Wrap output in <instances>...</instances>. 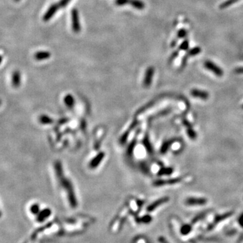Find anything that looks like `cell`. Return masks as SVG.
Instances as JSON below:
<instances>
[{
    "instance_id": "obj_8",
    "label": "cell",
    "mask_w": 243,
    "mask_h": 243,
    "mask_svg": "<svg viewBox=\"0 0 243 243\" xmlns=\"http://www.w3.org/2000/svg\"><path fill=\"white\" fill-rule=\"evenodd\" d=\"M169 199H170L169 197H162V198H161V199H157V201H154V202L153 203L150 204L149 205V206L147 207V211L148 212H153L154 210H155L156 209L158 208L160 206V205L165 203H167V202H168V201H169Z\"/></svg>"
},
{
    "instance_id": "obj_1",
    "label": "cell",
    "mask_w": 243,
    "mask_h": 243,
    "mask_svg": "<svg viewBox=\"0 0 243 243\" xmlns=\"http://www.w3.org/2000/svg\"><path fill=\"white\" fill-rule=\"evenodd\" d=\"M56 168V172L57 177L61 184V186H63L64 188L66 190L68 201L70 203V206L72 208H75L77 207V198L75 197V195L73 191V188L72 186L71 182L69 181L66 178H64L63 175V171H62V167L59 161H57L55 165Z\"/></svg>"
},
{
    "instance_id": "obj_30",
    "label": "cell",
    "mask_w": 243,
    "mask_h": 243,
    "mask_svg": "<svg viewBox=\"0 0 243 243\" xmlns=\"http://www.w3.org/2000/svg\"><path fill=\"white\" fill-rule=\"evenodd\" d=\"M31 213L34 214H37L39 213V206L37 204H34L31 206Z\"/></svg>"
},
{
    "instance_id": "obj_25",
    "label": "cell",
    "mask_w": 243,
    "mask_h": 243,
    "mask_svg": "<svg viewBox=\"0 0 243 243\" xmlns=\"http://www.w3.org/2000/svg\"><path fill=\"white\" fill-rule=\"evenodd\" d=\"M207 212H202V213H199V215H197V216H196L195 218L193 220V221H192V223L193 224H195V223H197V222H198L199 220H202V219H203L204 217L206 216V215L207 214Z\"/></svg>"
},
{
    "instance_id": "obj_19",
    "label": "cell",
    "mask_w": 243,
    "mask_h": 243,
    "mask_svg": "<svg viewBox=\"0 0 243 243\" xmlns=\"http://www.w3.org/2000/svg\"><path fill=\"white\" fill-rule=\"evenodd\" d=\"M64 103L69 107H72L74 106V99L71 95H67L64 97Z\"/></svg>"
},
{
    "instance_id": "obj_7",
    "label": "cell",
    "mask_w": 243,
    "mask_h": 243,
    "mask_svg": "<svg viewBox=\"0 0 243 243\" xmlns=\"http://www.w3.org/2000/svg\"><path fill=\"white\" fill-rule=\"evenodd\" d=\"M154 75V68L153 67H149L145 72L143 80V86L145 87H149L152 83Z\"/></svg>"
},
{
    "instance_id": "obj_2",
    "label": "cell",
    "mask_w": 243,
    "mask_h": 243,
    "mask_svg": "<svg viewBox=\"0 0 243 243\" xmlns=\"http://www.w3.org/2000/svg\"><path fill=\"white\" fill-rule=\"evenodd\" d=\"M71 19L72 30L76 33H78L81 31V24L79 22V15L77 9H72L71 12Z\"/></svg>"
},
{
    "instance_id": "obj_5",
    "label": "cell",
    "mask_w": 243,
    "mask_h": 243,
    "mask_svg": "<svg viewBox=\"0 0 243 243\" xmlns=\"http://www.w3.org/2000/svg\"><path fill=\"white\" fill-rule=\"evenodd\" d=\"M60 8L58 3H53L49 6V8L46 11L43 17V20L45 22H48L50 19H52L53 16L55 15L57 10Z\"/></svg>"
},
{
    "instance_id": "obj_35",
    "label": "cell",
    "mask_w": 243,
    "mask_h": 243,
    "mask_svg": "<svg viewBox=\"0 0 243 243\" xmlns=\"http://www.w3.org/2000/svg\"><path fill=\"white\" fill-rule=\"evenodd\" d=\"M158 241L160 243H168V242L165 240L164 237H159Z\"/></svg>"
},
{
    "instance_id": "obj_31",
    "label": "cell",
    "mask_w": 243,
    "mask_h": 243,
    "mask_svg": "<svg viewBox=\"0 0 243 243\" xmlns=\"http://www.w3.org/2000/svg\"><path fill=\"white\" fill-rule=\"evenodd\" d=\"M71 0H60L58 3V6L60 7V8H63L67 6L68 4V3L70 2Z\"/></svg>"
},
{
    "instance_id": "obj_27",
    "label": "cell",
    "mask_w": 243,
    "mask_h": 243,
    "mask_svg": "<svg viewBox=\"0 0 243 243\" xmlns=\"http://www.w3.org/2000/svg\"><path fill=\"white\" fill-rule=\"evenodd\" d=\"M189 48V42L188 40H184L179 46V49L182 51H186Z\"/></svg>"
},
{
    "instance_id": "obj_29",
    "label": "cell",
    "mask_w": 243,
    "mask_h": 243,
    "mask_svg": "<svg viewBox=\"0 0 243 243\" xmlns=\"http://www.w3.org/2000/svg\"><path fill=\"white\" fill-rule=\"evenodd\" d=\"M130 0H115V4L118 6H123L128 4Z\"/></svg>"
},
{
    "instance_id": "obj_41",
    "label": "cell",
    "mask_w": 243,
    "mask_h": 243,
    "mask_svg": "<svg viewBox=\"0 0 243 243\" xmlns=\"http://www.w3.org/2000/svg\"><path fill=\"white\" fill-rule=\"evenodd\" d=\"M242 109H243V105H242Z\"/></svg>"
},
{
    "instance_id": "obj_11",
    "label": "cell",
    "mask_w": 243,
    "mask_h": 243,
    "mask_svg": "<svg viewBox=\"0 0 243 243\" xmlns=\"http://www.w3.org/2000/svg\"><path fill=\"white\" fill-rule=\"evenodd\" d=\"M21 83V74L19 70H15L12 76V84L14 87H19Z\"/></svg>"
},
{
    "instance_id": "obj_23",
    "label": "cell",
    "mask_w": 243,
    "mask_h": 243,
    "mask_svg": "<svg viewBox=\"0 0 243 243\" xmlns=\"http://www.w3.org/2000/svg\"><path fill=\"white\" fill-rule=\"evenodd\" d=\"M39 120L42 123V124H51V123H52V122H53L52 118H50L48 116V115H41V116L40 117V118H39Z\"/></svg>"
},
{
    "instance_id": "obj_26",
    "label": "cell",
    "mask_w": 243,
    "mask_h": 243,
    "mask_svg": "<svg viewBox=\"0 0 243 243\" xmlns=\"http://www.w3.org/2000/svg\"><path fill=\"white\" fill-rule=\"evenodd\" d=\"M187 134L191 139H195L197 136V133H196L194 130H193L192 127H188L187 128Z\"/></svg>"
},
{
    "instance_id": "obj_18",
    "label": "cell",
    "mask_w": 243,
    "mask_h": 243,
    "mask_svg": "<svg viewBox=\"0 0 243 243\" xmlns=\"http://www.w3.org/2000/svg\"><path fill=\"white\" fill-rule=\"evenodd\" d=\"M192 230V226L189 224H184L181 226L180 232V234L184 236H186L187 234H189L191 233V231Z\"/></svg>"
},
{
    "instance_id": "obj_9",
    "label": "cell",
    "mask_w": 243,
    "mask_h": 243,
    "mask_svg": "<svg viewBox=\"0 0 243 243\" xmlns=\"http://www.w3.org/2000/svg\"><path fill=\"white\" fill-rule=\"evenodd\" d=\"M182 180V178H172L168 180H159L155 181L154 182L155 186H164V185H172L181 182Z\"/></svg>"
},
{
    "instance_id": "obj_37",
    "label": "cell",
    "mask_w": 243,
    "mask_h": 243,
    "mask_svg": "<svg viewBox=\"0 0 243 243\" xmlns=\"http://www.w3.org/2000/svg\"><path fill=\"white\" fill-rule=\"evenodd\" d=\"M145 145H146V146H147L148 145H149L148 141H146V140H145ZM148 149L149 150V151H151V146H148ZM151 150H152V149H151Z\"/></svg>"
},
{
    "instance_id": "obj_39",
    "label": "cell",
    "mask_w": 243,
    "mask_h": 243,
    "mask_svg": "<svg viewBox=\"0 0 243 243\" xmlns=\"http://www.w3.org/2000/svg\"><path fill=\"white\" fill-rule=\"evenodd\" d=\"M14 1H15V2H19L20 0H14Z\"/></svg>"
},
{
    "instance_id": "obj_21",
    "label": "cell",
    "mask_w": 243,
    "mask_h": 243,
    "mask_svg": "<svg viewBox=\"0 0 243 243\" xmlns=\"http://www.w3.org/2000/svg\"><path fill=\"white\" fill-rule=\"evenodd\" d=\"M201 52V48H199V47H195V48H192L188 51L187 54L188 56H195L198 55V54L200 53Z\"/></svg>"
},
{
    "instance_id": "obj_17",
    "label": "cell",
    "mask_w": 243,
    "mask_h": 243,
    "mask_svg": "<svg viewBox=\"0 0 243 243\" xmlns=\"http://www.w3.org/2000/svg\"><path fill=\"white\" fill-rule=\"evenodd\" d=\"M176 141V140H175V139H172V140H167V141H165V142H164V143H163L162 146L161 147V150H160L161 153H164V154L169 149V148L171 147L172 145L174 143H175Z\"/></svg>"
},
{
    "instance_id": "obj_4",
    "label": "cell",
    "mask_w": 243,
    "mask_h": 243,
    "mask_svg": "<svg viewBox=\"0 0 243 243\" xmlns=\"http://www.w3.org/2000/svg\"><path fill=\"white\" fill-rule=\"evenodd\" d=\"M233 213H234L233 212H229L223 214H220V215H217L215 217V218H214L213 222L212 224H210L208 226L207 230H212L213 228H215L217 224H218L220 222H222V221L225 220L226 219L228 218V217H230L232 215H233Z\"/></svg>"
},
{
    "instance_id": "obj_28",
    "label": "cell",
    "mask_w": 243,
    "mask_h": 243,
    "mask_svg": "<svg viewBox=\"0 0 243 243\" xmlns=\"http://www.w3.org/2000/svg\"><path fill=\"white\" fill-rule=\"evenodd\" d=\"M187 36V31L185 29H180L177 32V37L179 39L185 38Z\"/></svg>"
},
{
    "instance_id": "obj_33",
    "label": "cell",
    "mask_w": 243,
    "mask_h": 243,
    "mask_svg": "<svg viewBox=\"0 0 243 243\" xmlns=\"http://www.w3.org/2000/svg\"><path fill=\"white\" fill-rule=\"evenodd\" d=\"M234 72H236V73H237V74H243V67H240V68H236Z\"/></svg>"
},
{
    "instance_id": "obj_22",
    "label": "cell",
    "mask_w": 243,
    "mask_h": 243,
    "mask_svg": "<svg viewBox=\"0 0 243 243\" xmlns=\"http://www.w3.org/2000/svg\"><path fill=\"white\" fill-rule=\"evenodd\" d=\"M238 1H239V0H227V1L224 2L220 6V9H225L228 8V7L230 6L232 4H234V3L237 2Z\"/></svg>"
},
{
    "instance_id": "obj_16",
    "label": "cell",
    "mask_w": 243,
    "mask_h": 243,
    "mask_svg": "<svg viewBox=\"0 0 243 243\" xmlns=\"http://www.w3.org/2000/svg\"><path fill=\"white\" fill-rule=\"evenodd\" d=\"M50 214H51V210L49 209H45L39 213L37 220L39 222H41L43 221H44L46 218H48V217L50 216Z\"/></svg>"
},
{
    "instance_id": "obj_24",
    "label": "cell",
    "mask_w": 243,
    "mask_h": 243,
    "mask_svg": "<svg viewBox=\"0 0 243 243\" xmlns=\"http://www.w3.org/2000/svg\"><path fill=\"white\" fill-rule=\"evenodd\" d=\"M132 243H149L148 239L145 237H138L134 238Z\"/></svg>"
},
{
    "instance_id": "obj_20",
    "label": "cell",
    "mask_w": 243,
    "mask_h": 243,
    "mask_svg": "<svg viewBox=\"0 0 243 243\" xmlns=\"http://www.w3.org/2000/svg\"><path fill=\"white\" fill-rule=\"evenodd\" d=\"M173 172H174V169L172 168H162L159 171L158 174L159 176L170 175V174H172Z\"/></svg>"
},
{
    "instance_id": "obj_32",
    "label": "cell",
    "mask_w": 243,
    "mask_h": 243,
    "mask_svg": "<svg viewBox=\"0 0 243 243\" xmlns=\"http://www.w3.org/2000/svg\"><path fill=\"white\" fill-rule=\"evenodd\" d=\"M178 56V51H175L174 52H173L172 54L171 55V56L170 57V60H169L170 62H171L172 60H174Z\"/></svg>"
},
{
    "instance_id": "obj_15",
    "label": "cell",
    "mask_w": 243,
    "mask_h": 243,
    "mask_svg": "<svg viewBox=\"0 0 243 243\" xmlns=\"http://www.w3.org/2000/svg\"><path fill=\"white\" fill-rule=\"evenodd\" d=\"M135 221L137 224H149L152 221V217L149 215H145L142 217H138L136 218Z\"/></svg>"
},
{
    "instance_id": "obj_34",
    "label": "cell",
    "mask_w": 243,
    "mask_h": 243,
    "mask_svg": "<svg viewBox=\"0 0 243 243\" xmlns=\"http://www.w3.org/2000/svg\"><path fill=\"white\" fill-rule=\"evenodd\" d=\"M188 56L187 55V56H185L183 57L182 61V68L184 67V66H185V65H186V61H187V59H188Z\"/></svg>"
},
{
    "instance_id": "obj_6",
    "label": "cell",
    "mask_w": 243,
    "mask_h": 243,
    "mask_svg": "<svg viewBox=\"0 0 243 243\" xmlns=\"http://www.w3.org/2000/svg\"><path fill=\"white\" fill-rule=\"evenodd\" d=\"M207 203V199L202 197H188L185 201V204L188 206L204 205Z\"/></svg>"
},
{
    "instance_id": "obj_36",
    "label": "cell",
    "mask_w": 243,
    "mask_h": 243,
    "mask_svg": "<svg viewBox=\"0 0 243 243\" xmlns=\"http://www.w3.org/2000/svg\"><path fill=\"white\" fill-rule=\"evenodd\" d=\"M176 43H177V41H176V40H174V41L172 42L171 46H172V47H175L176 45Z\"/></svg>"
},
{
    "instance_id": "obj_40",
    "label": "cell",
    "mask_w": 243,
    "mask_h": 243,
    "mask_svg": "<svg viewBox=\"0 0 243 243\" xmlns=\"http://www.w3.org/2000/svg\"><path fill=\"white\" fill-rule=\"evenodd\" d=\"M0 104H1V100H0Z\"/></svg>"
},
{
    "instance_id": "obj_14",
    "label": "cell",
    "mask_w": 243,
    "mask_h": 243,
    "mask_svg": "<svg viewBox=\"0 0 243 243\" xmlns=\"http://www.w3.org/2000/svg\"><path fill=\"white\" fill-rule=\"evenodd\" d=\"M129 4L137 10H143L145 8V4L141 0H130Z\"/></svg>"
},
{
    "instance_id": "obj_10",
    "label": "cell",
    "mask_w": 243,
    "mask_h": 243,
    "mask_svg": "<svg viewBox=\"0 0 243 243\" xmlns=\"http://www.w3.org/2000/svg\"><path fill=\"white\" fill-rule=\"evenodd\" d=\"M191 95L196 97V98H199V99H201L203 100H207L209 98V93L205 91V90H199L197 89H193L191 91Z\"/></svg>"
},
{
    "instance_id": "obj_3",
    "label": "cell",
    "mask_w": 243,
    "mask_h": 243,
    "mask_svg": "<svg viewBox=\"0 0 243 243\" xmlns=\"http://www.w3.org/2000/svg\"><path fill=\"white\" fill-rule=\"evenodd\" d=\"M204 67L207 69L208 70L212 72L214 74H216L217 77H222L224 74V72L222 69H221L218 66H217L216 64L212 62V61L207 60L204 63Z\"/></svg>"
},
{
    "instance_id": "obj_38",
    "label": "cell",
    "mask_w": 243,
    "mask_h": 243,
    "mask_svg": "<svg viewBox=\"0 0 243 243\" xmlns=\"http://www.w3.org/2000/svg\"><path fill=\"white\" fill-rule=\"evenodd\" d=\"M2 61H3V57H2V56L1 55H0V64H2Z\"/></svg>"
},
{
    "instance_id": "obj_12",
    "label": "cell",
    "mask_w": 243,
    "mask_h": 243,
    "mask_svg": "<svg viewBox=\"0 0 243 243\" xmlns=\"http://www.w3.org/2000/svg\"><path fill=\"white\" fill-rule=\"evenodd\" d=\"M105 156V153L103 152H101L99 154H98L95 157H94L91 161L90 162V168H95L96 167H97L100 164L101 161L103 160Z\"/></svg>"
},
{
    "instance_id": "obj_13",
    "label": "cell",
    "mask_w": 243,
    "mask_h": 243,
    "mask_svg": "<svg viewBox=\"0 0 243 243\" xmlns=\"http://www.w3.org/2000/svg\"><path fill=\"white\" fill-rule=\"evenodd\" d=\"M51 57V53L49 52H47V51H40V52H37L35 53L34 57L35 60H37L38 61H42V60H45L47 59H49Z\"/></svg>"
}]
</instances>
